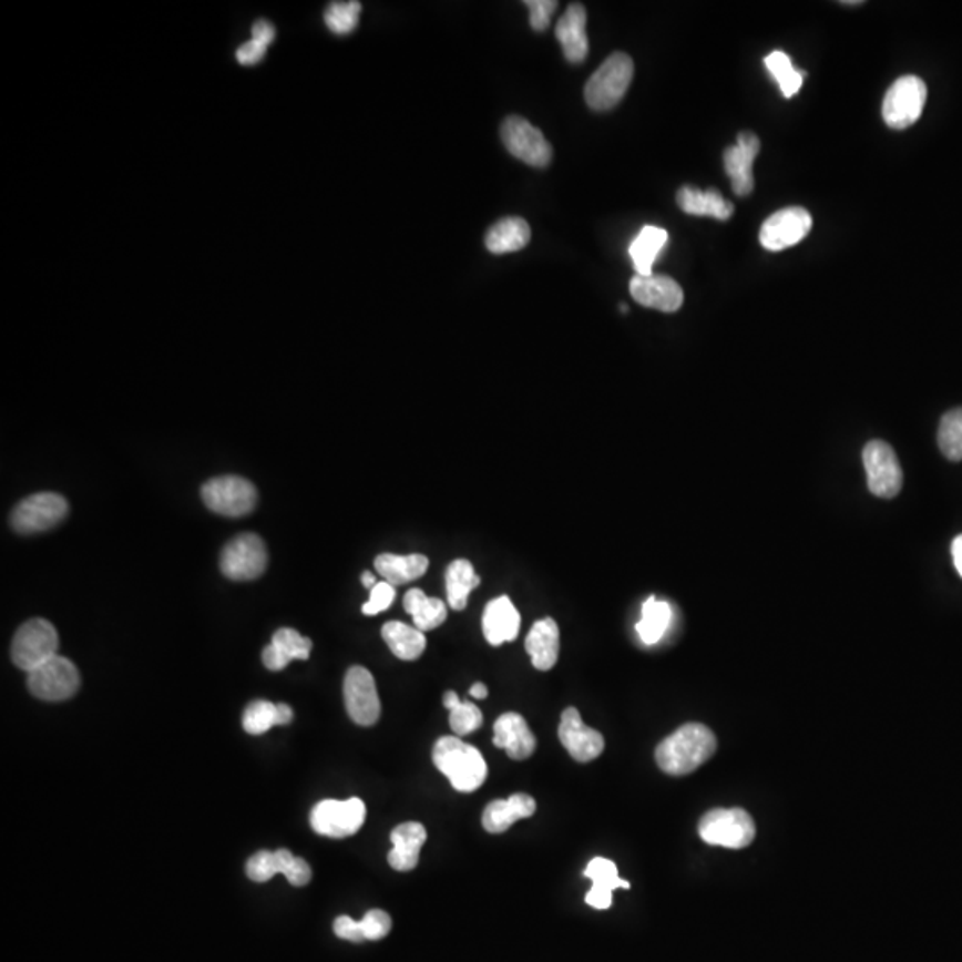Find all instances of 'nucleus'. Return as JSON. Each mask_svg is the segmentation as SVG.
<instances>
[{
	"label": "nucleus",
	"mask_w": 962,
	"mask_h": 962,
	"mask_svg": "<svg viewBox=\"0 0 962 962\" xmlns=\"http://www.w3.org/2000/svg\"><path fill=\"white\" fill-rule=\"evenodd\" d=\"M268 553L263 539L255 533H243L232 539L222 551L219 567L228 580L252 582L266 571Z\"/></svg>",
	"instance_id": "obj_8"
},
{
	"label": "nucleus",
	"mask_w": 962,
	"mask_h": 962,
	"mask_svg": "<svg viewBox=\"0 0 962 962\" xmlns=\"http://www.w3.org/2000/svg\"><path fill=\"white\" fill-rule=\"evenodd\" d=\"M436 765L462 794L477 791L487 779V763L480 750L460 740L459 736H442L433 747Z\"/></svg>",
	"instance_id": "obj_2"
},
{
	"label": "nucleus",
	"mask_w": 962,
	"mask_h": 962,
	"mask_svg": "<svg viewBox=\"0 0 962 962\" xmlns=\"http://www.w3.org/2000/svg\"><path fill=\"white\" fill-rule=\"evenodd\" d=\"M278 726H286L293 720V709L287 704H277Z\"/></svg>",
	"instance_id": "obj_49"
},
{
	"label": "nucleus",
	"mask_w": 962,
	"mask_h": 962,
	"mask_svg": "<svg viewBox=\"0 0 962 962\" xmlns=\"http://www.w3.org/2000/svg\"><path fill=\"white\" fill-rule=\"evenodd\" d=\"M941 453L952 462L962 460V407L944 413L938 431Z\"/></svg>",
	"instance_id": "obj_36"
},
{
	"label": "nucleus",
	"mask_w": 962,
	"mask_h": 962,
	"mask_svg": "<svg viewBox=\"0 0 962 962\" xmlns=\"http://www.w3.org/2000/svg\"><path fill=\"white\" fill-rule=\"evenodd\" d=\"M536 802L533 797L526 794H515L509 799L494 800L487 806L481 817V822L485 827L487 832L491 835H501L509 831L510 827L522 818H530L535 815Z\"/></svg>",
	"instance_id": "obj_23"
},
{
	"label": "nucleus",
	"mask_w": 962,
	"mask_h": 962,
	"mask_svg": "<svg viewBox=\"0 0 962 962\" xmlns=\"http://www.w3.org/2000/svg\"><path fill=\"white\" fill-rule=\"evenodd\" d=\"M428 565L430 562L424 554L400 556V554L383 553L375 560L378 574L392 586L419 580L428 571Z\"/></svg>",
	"instance_id": "obj_29"
},
{
	"label": "nucleus",
	"mask_w": 962,
	"mask_h": 962,
	"mask_svg": "<svg viewBox=\"0 0 962 962\" xmlns=\"http://www.w3.org/2000/svg\"><path fill=\"white\" fill-rule=\"evenodd\" d=\"M403 606L405 612L413 618V626L422 633L442 626L446 617H448V606H446L444 601L428 597L419 589H412L405 594Z\"/></svg>",
	"instance_id": "obj_31"
},
{
	"label": "nucleus",
	"mask_w": 962,
	"mask_h": 962,
	"mask_svg": "<svg viewBox=\"0 0 962 962\" xmlns=\"http://www.w3.org/2000/svg\"><path fill=\"white\" fill-rule=\"evenodd\" d=\"M524 6L530 10V23L535 31L542 32L550 28L551 17L559 8L556 0H526Z\"/></svg>",
	"instance_id": "obj_44"
},
{
	"label": "nucleus",
	"mask_w": 962,
	"mask_h": 962,
	"mask_svg": "<svg viewBox=\"0 0 962 962\" xmlns=\"http://www.w3.org/2000/svg\"><path fill=\"white\" fill-rule=\"evenodd\" d=\"M313 642L291 627H282L273 635L272 644L263 651V662L269 671L277 672L293 659H309Z\"/></svg>",
	"instance_id": "obj_25"
},
{
	"label": "nucleus",
	"mask_w": 962,
	"mask_h": 962,
	"mask_svg": "<svg viewBox=\"0 0 962 962\" xmlns=\"http://www.w3.org/2000/svg\"><path fill=\"white\" fill-rule=\"evenodd\" d=\"M69 513V503L63 495L40 492L20 501L11 512V528L20 535L47 532L58 526Z\"/></svg>",
	"instance_id": "obj_7"
},
{
	"label": "nucleus",
	"mask_w": 962,
	"mask_h": 962,
	"mask_svg": "<svg viewBox=\"0 0 962 962\" xmlns=\"http://www.w3.org/2000/svg\"><path fill=\"white\" fill-rule=\"evenodd\" d=\"M765 66H767L768 72L772 73L786 99H791L799 93L800 88H802L804 72H797L794 69L790 58L785 52L774 51L772 54L767 55Z\"/></svg>",
	"instance_id": "obj_37"
},
{
	"label": "nucleus",
	"mask_w": 962,
	"mask_h": 962,
	"mask_svg": "<svg viewBox=\"0 0 962 962\" xmlns=\"http://www.w3.org/2000/svg\"><path fill=\"white\" fill-rule=\"evenodd\" d=\"M444 706L450 712V726L457 736L471 735L483 724V715L477 704L462 703L454 692H446Z\"/></svg>",
	"instance_id": "obj_35"
},
{
	"label": "nucleus",
	"mask_w": 962,
	"mask_h": 962,
	"mask_svg": "<svg viewBox=\"0 0 962 962\" xmlns=\"http://www.w3.org/2000/svg\"><path fill=\"white\" fill-rule=\"evenodd\" d=\"M699 835L708 845L738 850L753 843L756 826L744 809H713L700 820Z\"/></svg>",
	"instance_id": "obj_5"
},
{
	"label": "nucleus",
	"mask_w": 962,
	"mask_h": 962,
	"mask_svg": "<svg viewBox=\"0 0 962 962\" xmlns=\"http://www.w3.org/2000/svg\"><path fill=\"white\" fill-rule=\"evenodd\" d=\"M481 627H483L487 642L498 647L504 642H513L518 638L519 630H521V615L513 606L512 601L506 595H501L498 600L487 604Z\"/></svg>",
	"instance_id": "obj_21"
},
{
	"label": "nucleus",
	"mask_w": 962,
	"mask_h": 962,
	"mask_svg": "<svg viewBox=\"0 0 962 962\" xmlns=\"http://www.w3.org/2000/svg\"><path fill=\"white\" fill-rule=\"evenodd\" d=\"M273 726H278L277 704L268 700H255L243 713V727L250 735H264Z\"/></svg>",
	"instance_id": "obj_39"
},
{
	"label": "nucleus",
	"mask_w": 962,
	"mask_h": 962,
	"mask_svg": "<svg viewBox=\"0 0 962 962\" xmlns=\"http://www.w3.org/2000/svg\"><path fill=\"white\" fill-rule=\"evenodd\" d=\"M346 712L359 726H372L380 718L381 704L377 683L371 672L364 667H351L345 677Z\"/></svg>",
	"instance_id": "obj_14"
},
{
	"label": "nucleus",
	"mask_w": 962,
	"mask_h": 962,
	"mask_svg": "<svg viewBox=\"0 0 962 962\" xmlns=\"http://www.w3.org/2000/svg\"><path fill=\"white\" fill-rule=\"evenodd\" d=\"M494 745L515 761L528 759L535 753L536 738L528 722L519 713H504L494 724Z\"/></svg>",
	"instance_id": "obj_19"
},
{
	"label": "nucleus",
	"mask_w": 962,
	"mask_h": 962,
	"mask_svg": "<svg viewBox=\"0 0 962 962\" xmlns=\"http://www.w3.org/2000/svg\"><path fill=\"white\" fill-rule=\"evenodd\" d=\"M526 653L536 671H551L559 662L560 630L553 618H542L533 624L526 636Z\"/></svg>",
	"instance_id": "obj_26"
},
{
	"label": "nucleus",
	"mask_w": 962,
	"mask_h": 962,
	"mask_svg": "<svg viewBox=\"0 0 962 962\" xmlns=\"http://www.w3.org/2000/svg\"><path fill=\"white\" fill-rule=\"evenodd\" d=\"M559 736L563 747L576 761H594L603 754V735L592 727L585 726V722L576 708H567L562 713Z\"/></svg>",
	"instance_id": "obj_16"
},
{
	"label": "nucleus",
	"mask_w": 962,
	"mask_h": 962,
	"mask_svg": "<svg viewBox=\"0 0 962 962\" xmlns=\"http://www.w3.org/2000/svg\"><path fill=\"white\" fill-rule=\"evenodd\" d=\"M277 873H280L278 872L277 853L269 852V850H260L246 861V876L250 877L254 882L269 881Z\"/></svg>",
	"instance_id": "obj_41"
},
{
	"label": "nucleus",
	"mask_w": 962,
	"mask_h": 962,
	"mask_svg": "<svg viewBox=\"0 0 962 962\" xmlns=\"http://www.w3.org/2000/svg\"><path fill=\"white\" fill-rule=\"evenodd\" d=\"M481 580L474 572L472 563L469 560H454L450 563V567L446 571V594H448V604L457 612L465 610L469 603V594L477 586H480Z\"/></svg>",
	"instance_id": "obj_33"
},
{
	"label": "nucleus",
	"mask_w": 962,
	"mask_h": 962,
	"mask_svg": "<svg viewBox=\"0 0 962 962\" xmlns=\"http://www.w3.org/2000/svg\"><path fill=\"white\" fill-rule=\"evenodd\" d=\"M334 932H336L341 940L354 941V943H360V941H366L364 938L362 925L360 922H355L354 918L350 917H339L334 923Z\"/></svg>",
	"instance_id": "obj_45"
},
{
	"label": "nucleus",
	"mask_w": 962,
	"mask_h": 962,
	"mask_svg": "<svg viewBox=\"0 0 962 962\" xmlns=\"http://www.w3.org/2000/svg\"><path fill=\"white\" fill-rule=\"evenodd\" d=\"M667 231H663V228L653 227V225L642 228L641 234L630 246V255H632L636 275H641V277L653 275L654 263L658 259L663 246L667 245Z\"/></svg>",
	"instance_id": "obj_32"
},
{
	"label": "nucleus",
	"mask_w": 962,
	"mask_h": 962,
	"mask_svg": "<svg viewBox=\"0 0 962 962\" xmlns=\"http://www.w3.org/2000/svg\"><path fill=\"white\" fill-rule=\"evenodd\" d=\"M360 11H362V6L357 0L354 2H331L325 11V23L334 34L345 37L357 28Z\"/></svg>",
	"instance_id": "obj_38"
},
{
	"label": "nucleus",
	"mask_w": 962,
	"mask_h": 962,
	"mask_svg": "<svg viewBox=\"0 0 962 962\" xmlns=\"http://www.w3.org/2000/svg\"><path fill=\"white\" fill-rule=\"evenodd\" d=\"M366 822V804L362 800H321L310 811V827L328 838H348L359 832Z\"/></svg>",
	"instance_id": "obj_10"
},
{
	"label": "nucleus",
	"mask_w": 962,
	"mask_h": 962,
	"mask_svg": "<svg viewBox=\"0 0 962 962\" xmlns=\"http://www.w3.org/2000/svg\"><path fill=\"white\" fill-rule=\"evenodd\" d=\"M81 677L70 659L54 656L37 671L29 672L28 686L38 699L61 703L78 694Z\"/></svg>",
	"instance_id": "obj_11"
},
{
	"label": "nucleus",
	"mask_w": 962,
	"mask_h": 962,
	"mask_svg": "<svg viewBox=\"0 0 962 962\" xmlns=\"http://www.w3.org/2000/svg\"><path fill=\"white\" fill-rule=\"evenodd\" d=\"M635 64L624 52H615L595 70L585 86V101L594 111H610L626 95Z\"/></svg>",
	"instance_id": "obj_3"
},
{
	"label": "nucleus",
	"mask_w": 962,
	"mask_h": 962,
	"mask_svg": "<svg viewBox=\"0 0 962 962\" xmlns=\"http://www.w3.org/2000/svg\"><path fill=\"white\" fill-rule=\"evenodd\" d=\"M391 841L389 864L398 872H412L418 867L422 845L427 843L424 826L418 822L401 823L391 832Z\"/></svg>",
	"instance_id": "obj_24"
},
{
	"label": "nucleus",
	"mask_w": 962,
	"mask_h": 962,
	"mask_svg": "<svg viewBox=\"0 0 962 962\" xmlns=\"http://www.w3.org/2000/svg\"><path fill=\"white\" fill-rule=\"evenodd\" d=\"M532 239V228L526 219L503 218L494 223L485 234L487 250L492 254H512L522 250Z\"/></svg>",
	"instance_id": "obj_28"
},
{
	"label": "nucleus",
	"mask_w": 962,
	"mask_h": 962,
	"mask_svg": "<svg viewBox=\"0 0 962 962\" xmlns=\"http://www.w3.org/2000/svg\"><path fill=\"white\" fill-rule=\"evenodd\" d=\"M862 463L868 477V489L877 498L891 500L902 491L903 474L899 459L888 442H868L862 450Z\"/></svg>",
	"instance_id": "obj_13"
},
{
	"label": "nucleus",
	"mask_w": 962,
	"mask_h": 962,
	"mask_svg": "<svg viewBox=\"0 0 962 962\" xmlns=\"http://www.w3.org/2000/svg\"><path fill=\"white\" fill-rule=\"evenodd\" d=\"M381 636H383V641L389 645L392 654L403 659V662L418 659L424 653V649H427V636H424V633L419 632L416 626L405 624V622H387L381 627Z\"/></svg>",
	"instance_id": "obj_30"
},
{
	"label": "nucleus",
	"mask_w": 962,
	"mask_h": 962,
	"mask_svg": "<svg viewBox=\"0 0 962 962\" xmlns=\"http://www.w3.org/2000/svg\"><path fill=\"white\" fill-rule=\"evenodd\" d=\"M677 205L682 207L683 213L692 216H712L720 222L731 218L735 213L731 202H727L720 195V191H703L694 186H685L677 191Z\"/></svg>",
	"instance_id": "obj_27"
},
{
	"label": "nucleus",
	"mask_w": 962,
	"mask_h": 962,
	"mask_svg": "<svg viewBox=\"0 0 962 962\" xmlns=\"http://www.w3.org/2000/svg\"><path fill=\"white\" fill-rule=\"evenodd\" d=\"M556 40L563 49V55L569 63H583L589 55V37H586V11L580 2L569 6L562 19L554 29Z\"/></svg>",
	"instance_id": "obj_20"
},
{
	"label": "nucleus",
	"mask_w": 962,
	"mask_h": 962,
	"mask_svg": "<svg viewBox=\"0 0 962 962\" xmlns=\"http://www.w3.org/2000/svg\"><path fill=\"white\" fill-rule=\"evenodd\" d=\"M395 586H392L391 583L378 582L377 585L372 586L369 601L362 606V613L364 615H369V617H371V615H378V613L389 610V606L395 603Z\"/></svg>",
	"instance_id": "obj_43"
},
{
	"label": "nucleus",
	"mask_w": 962,
	"mask_h": 962,
	"mask_svg": "<svg viewBox=\"0 0 962 962\" xmlns=\"http://www.w3.org/2000/svg\"><path fill=\"white\" fill-rule=\"evenodd\" d=\"M811 227L812 218L808 211L804 207H786L763 223L759 240L767 250H786L808 236Z\"/></svg>",
	"instance_id": "obj_15"
},
{
	"label": "nucleus",
	"mask_w": 962,
	"mask_h": 962,
	"mask_svg": "<svg viewBox=\"0 0 962 962\" xmlns=\"http://www.w3.org/2000/svg\"><path fill=\"white\" fill-rule=\"evenodd\" d=\"M759 137L754 132H740L736 145L727 146L724 152V168L731 177L733 191L736 195L747 196L754 190L753 164L758 157Z\"/></svg>",
	"instance_id": "obj_18"
},
{
	"label": "nucleus",
	"mask_w": 962,
	"mask_h": 962,
	"mask_svg": "<svg viewBox=\"0 0 962 962\" xmlns=\"http://www.w3.org/2000/svg\"><path fill=\"white\" fill-rule=\"evenodd\" d=\"M60 638L51 622L45 618H31L19 627L11 644V658L22 671L32 672L43 663L58 656Z\"/></svg>",
	"instance_id": "obj_4"
},
{
	"label": "nucleus",
	"mask_w": 962,
	"mask_h": 962,
	"mask_svg": "<svg viewBox=\"0 0 962 962\" xmlns=\"http://www.w3.org/2000/svg\"><path fill=\"white\" fill-rule=\"evenodd\" d=\"M501 140L513 157L535 168H544L553 160V149L541 129L521 116H509L504 120L501 125Z\"/></svg>",
	"instance_id": "obj_12"
},
{
	"label": "nucleus",
	"mask_w": 962,
	"mask_h": 962,
	"mask_svg": "<svg viewBox=\"0 0 962 962\" xmlns=\"http://www.w3.org/2000/svg\"><path fill=\"white\" fill-rule=\"evenodd\" d=\"M364 938L369 941H378L391 932L392 920L386 911L372 909L360 920Z\"/></svg>",
	"instance_id": "obj_42"
},
{
	"label": "nucleus",
	"mask_w": 962,
	"mask_h": 962,
	"mask_svg": "<svg viewBox=\"0 0 962 962\" xmlns=\"http://www.w3.org/2000/svg\"><path fill=\"white\" fill-rule=\"evenodd\" d=\"M202 500L223 518H243L255 509L257 491L245 478H213L202 487Z\"/></svg>",
	"instance_id": "obj_9"
},
{
	"label": "nucleus",
	"mask_w": 962,
	"mask_h": 962,
	"mask_svg": "<svg viewBox=\"0 0 962 962\" xmlns=\"http://www.w3.org/2000/svg\"><path fill=\"white\" fill-rule=\"evenodd\" d=\"M927 102V84L917 75H903L891 84L882 102V116L888 127L903 131L922 116Z\"/></svg>",
	"instance_id": "obj_6"
},
{
	"label": "nucleus",
	"mask_w": 962,
	"mask_h": 962,
	"mask_svg": "<svg viewBox=\"0 0 962 962\" xmlns=\"http://www.w3.org/2000/svg\"><path fill=\"white\" fill-rule=\"evenodd\" d=\"M630 293L636 304L662 313H676L682 309L685 301L682 286L674 278L665 275H649V277L636 275L630 284Z\"/></svg>",
	"instance_id": "obj_17"
},
{
	"label": "nucleus",
	"mask_w": 962,
	"mask_h": 962,
	"mask_svg": "<svg viewBox=\"0 0 962 962\" xmlns=\"http://www.w3.org/2000/svg\"><path fill=\"white\" fill-rule=\"evenodd\" d=\"M275 853H277L278 872L282 876H286L289 884L298 886V888L309 884L310 877H313L309 862L305 861V859L296 858L287 849L277 850Z\"/></svg>",
	"instance_id": "obj_40"
},
{
	"label": "nucleus",
	"mask_w": 962,
	"mask_h": 962,
	"mask_svg": "<svg viewBox=\"0 0 962 962\" xmlns=\"http://www.w3.org/2000/svg\"><path fill=\"white\" fill-rule=\"evenodd\" d=\"M671 621V606L656 597H649L642 606V618L636 624V633L645 645L658 644L667 633Z\"/></svg>",
	"instance_id": "obj_34"
},
{
	"label": "nucleus",
	"mask_w": 962,
	"mask_h": 962,
	"mask_svg": "<svg viewBox=\"0 0 962 962\" xmlns=\"http://www.w3.org/2000/svg\"><path fill=\"white\" fill-rule=\"evenodd\" d=\"M717 750V738L703 724H685L656 749V763L668 776H686L703 767Z\"/></svg>",
	"instance_id": "obj_1"
},
{
	"label": "nucleus",
	"mask_w": 962,
	"mask_h": 962,
	"mask_svg": "<svg viewBox=\"0 0 962 962\" xmlns=\"http://www.w3.org/2000/svg\"><path fill=\"white\" fill-rule=\"evenodd\" d=\"M952 556L955 569L962 577V535L955 536V541L952 542Z\"/></svg>",
	"instance_id": "obj_48"
},
{
	"label": "nucleus",
	"mask_w": 962,
	"mask_h": 962,
	"mask_svg": "<svg viewBox=\"0 0 962 962\" xmlns=\"http://www.w3.org/2000/svg\"><path fill=\"white\" fill-rule=\"evenodd\" d=\"M583 876L592 881V888L586 893L585 902L594 909H601V911L612 908L613 891L618 890V888L630 890V882L618 877L617 864L606 858L592 859Z\"/></svg>",
	"instance_id": "obj_22"
},
{
	"label": "nucleus",
	"mask_w": 962,
	"mask_h": 962,
	"mask_svg": "<svg viewBox=\"0 0 962 962\" xmlns=\"http://www.w3.org/2000/svg\"><path fill=\"white\" fill-rule=\"evenodd\" d=\"M266 49H268V47L260 45L257 41H248L245 45L239 47V51H237V61H239L240 64H245V66L257 64L259 61L264 60Z\"/></svg>",
	"instance_id": "obj_46"
},
{
	"label": "nucleus",
	"mask_w": 962,
	"mask_h": 962,
	"mask_svg": "<svg viewBox=\"0 0 962 962\" xmlns=\"http://www.w3.org/2000/svg\"><path fill=\"white\" fill-rule=\"evenodd\" d=\"M275 34H277V31H275V28H273L268 20H259L252 28V40L257 41V43L264 47H268L275 40Z\"/></svg>",
	"instance_id": "obj_47"
},
{
	"label": "nucleus",
	"mask_w": 962,
	"mask_h": 962,
	"mask_svg": "<svg viewBox=\"0 0 962 962\" xmlns=\"http://www.w3.org/2000/svg\"><path fill=\"white\" fill-rule=\"evenodd\" d=\"M469 694H471V697H474V699H487L489 690H487V686L483 685V683H474V685L471 686Z\"/></svg>",
	"instance_id": "obj_50"
},
{
	"label": "nucleus",
	"mask_w": 962,
	"mask_h": 962,
	"mask_svg": "<svg viewBox=\"0 0 962 962\" xmlns=\"http://www.w3.org/2000/svg\"><path fill=\"white\" fill-rule=\"evenodd\" d=\"M377 577L372 576L371 572H364L362 574V585L368 586V589H372V586L377 585Z\"/></svg>",
	"instance_id": "obj_51"
}]
</instances>
